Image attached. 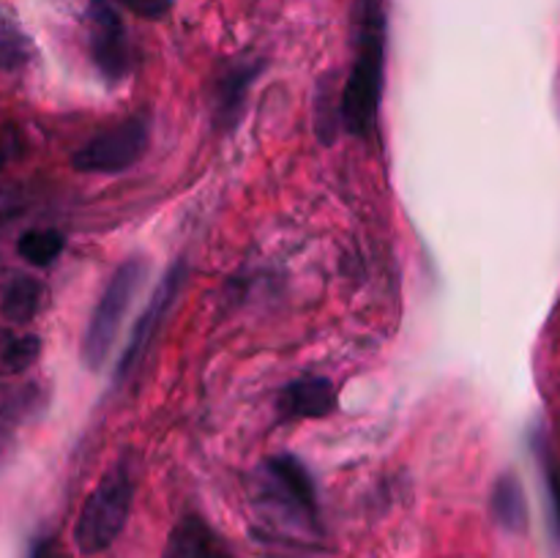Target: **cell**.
Wrapping results in <instances>:
<instances>
[{"instance_id":"6da1fadb","label":"cell","mask_w":560,"mask_h":558,"mask_svg":"<svg viewBox=\"0 0 560 558\" xmlns=\"http://www.w3.org/2000/svg\"><path fill=\"white\" fill-rule=\"evenodd\" d=\"M383 60H386V22L377 0H370L361 20L359 55L339 104L342 124L355 137H370L375 131L383 96Z\"/></svg>"},{"instance_id":"7a4b0ae2","label":"cell","mask_w":560,"mask_h":558,"mask_svg":"<svg viewBox=\"0 0 560 558\" xmlns=\"http://www.w3.org/2000/svg\"><path fill=\"white\" fill-rule=\"evenodd\" d=\"M131 501H135V474H131L129 463L120 460L98 479L88 501L82 503L74 525L77 550L82 556H98L107 547H113L120 531L126 528Z\"/></svg>"},{"instance_id":"3957f363","label":"cell","mask_w":560,"mask_h":558,"mask_svg":"<svg viewBox=\"0 0 560 558\" xmlns=\"http://www.w3.org/2000/svg\"><path fill=\"white\" fill-rule=\"evenodd\" d=\"M257 501L271 518H282V523L295 528L317 531V498L315 485L299 460L279 454L266 460L257 476Z\"/></svg>"},{"instance_id":"277c9868","label":"cell","mask_w":560,"mask_h":558,"mask_svg":"<svg viewBox=\"0 0 560 558\" xmlns=\"http://www.w3.org/2000/svg\"><path fill=\"white\" fill-rule=\"evenodd\" d=\"M145 274L148 263L142 257H131L113 274L109 284L104 288L102 299H98L96 310L91 315V323H88L85 334H82V359H85L91 370H98L104 359H107L109 348H113L115 337H118L120 321H124L126 310L135 301L140 284L145 282Z\"/></svg>"},{"instance_id":"5b68a950","label":"cell","mask_w":560,"mask_h":558,"mask_svg":"<svg viewBox=\"0 0 560 558\" xmlns=\"http://www.w3.org/2000/svg\"><path fill=\"white\" fill-rule=\"evenodd\" d=\"M184 282H186V266L184 263H175V266L164 274L159 288L153 290L151 301H148L140 321H137L135 328H131L129 345H126V350L118 359V367H115V383H118V386L129 381L135 372L142 370V361L148 359V350L153 348L164 321H167L170 312H173L175 301H178L180 290H184Z\"/></svg>"},{"instance_id":"8992f818","label":"cell","mask_w":560,"mask_h":558,"mask_svg":"<svg viewBox=\"0 0 560 558\" xmlns=\"http://www.w3.org/2000/svg\"><path fill=\"white\" fill-rule=\"evenodd\" d=\"M148 118L131 115L124 124L102 131L74 153L71 164L80 173H120L131 167L148 148Z\"/></svg>"},{"instance_id":"52a82bcc","label":"cell","mask_w":560,"mask_h":558,"mask_svg":"<svg viewBox=\"0 0 560 558\" xmlns=\"http://www.w3.org/2000/svg\"><path fill=\"white\" fill-rule=\"evenodd\" d=\"M88 42L98 71L107 80H120L126 74V31L107 0H91L88 5Z\"/></svg>"},{"instance_id":"ba28073f","label":"cell","mask_w":560,"mask_h":558,"mask_svg":"<svg viewBox=\"0 0 560 558\" xmlns=\"http://www.w3.org/2000/svg\"><path fill=\"white\" fill-rule=\"evenodd\" d=\"M337 394L328 377H301L293 381L279 397V419H320L331 414Z\"/></svg>"},{"instance_id":"9c48e42d","label":"cell","mask_w":560,"mask_h":558,"mask_svg":"<svg viewBox=\"0 0 560 558\" xmlns=\"http://www.w3.org/2000/svg\"><path fill=\"white\" fill-rule=\"evenodd\" d=\"M164 558H230L213 531L200 518L189 514L167 536Z\"/></svg>"},{"instance_id":"30bf717a","label":"cell","mask_w":560,"mask_h":558,"mask_svg":"<svg viewBox=\"0 0 560 558\" xmlns=\"http://www.w3.org/2000/svg\"><path fill=\"white\" fill-rule=\"evenodd\" d=\"M257 63H235L224 71L217 80V104H213V118L222 129L233 126L238 120L241 107H244V96L249 82L255 80Z\"/></svg>"},{"instance_id":"8fae6325","label":"cell","mask_w":560,"mask_h":558,"mask_svg":"<svg viewBox=\"0 0 560 558\" xmlns=\"http://www.w3.org/2000/svg\"><path fill=\"white\" fill-rule=\"evenodd\" d=\"M492 518L509 534H523L528 528V501L525 490L514 474H503L492 487Z\"/></svg>"},{"instance_id":"7c38bea8","label":"cell","mask_w":560,"mask_h":558,"mask_svg":"<svg viewBox=\"0 0 560 558\" xmlns=\"http://www.w3.org/2000/svg\"><path fill=\"white\" fill-rule=\"evenodd\" d=\"M534 452L536 463H539L541 476H545V492H547V509H550V525L552 534L560 539V457L552 449L550 438L545 430L534 432Z\"/></svg>"},{"instance_id":"4fadbf2b","label":"cell","mask_w":560,"mask_h":558,"mask_svg":"<svg viewBox=\"0 0 560 558\" xmlns=\"http://www.w3.org/2000/svg\"><path fill=\"white\" fill-rule=\"evenodd\" d=\"M42 353V339L0 326V375L25 372Z\"/></svg>"},{"instance_id":"5bb4252c","label":"cell","mask_w":560,"mask_h":558,"mask_svg":"<svg viewBox=\"0 0 560 558\" xmlns=\"http://www.w3.org/2000/svg\"><path fill=\"white\" fill-rule=\"evenodd\" d=\"M38 306H42V284H38L33 277L11 279L9 288L3 290V301H0V310H3L5 321L11 323L33 321Z\"/></svg>"},{"instance_id":"9a60e30c","label":"cell","mask_w":560,"mask_h":558,"mask_svg":"<svg viewBox=\"0 0 560 558\" xmlns=\"http://www.w3.org/2000/svg\"><path fill=\"white\" fill-rule=\"evenodd\" d=\"M63 235L58 230H27L16 241V252H20L22 260H27L31 266H49L55 263V257L63 252Z\"/></svg>"},{"instance_id":"2e32d148","label":"cell","mask_w":560,"mask_h":558,"mask_svg":"<svg viewBox=\"0 0 560 558\" xmlns=\"http://www.w3.org/2000/svg\"><path fill=\"white\" fill-rule=\"evenodd\" d=\"M33 47L31 38L22 33V27L0 11V71H16L31 60Z\"/></svg>"},{"instance_id":"e0dca14e","label":"cell","mask_w":560,"mask_h":558,"mask_svg":"<svg viewBox=\"0 0 560 558\" xmlns=\"http://www.w3.org/2000/svg\"><path fill=\"white\" fill-rule=\"evenodd\" d=\"M120 5L131 11V14L142 16V20H159L170 11L173 0H118Z\"/></svg>"},{"instance_id":"ac0fdd59","label":"cell","mask_w":560,"mask_h":558,"mask_svg":"<svg viewBox=\"0 0 560 558\" xmlns=\"http://www.w3.org/2000/svg\"><path fill=\"white\" fill-rule=\"evenodd\" d=\"M20 146H22L20 129L11 124L0 126V170H3L5 164L16 156V153H20Z\"/></svg>"},{"instance_id":"d6986e66","label":"cell","mask_w":560,"mask_h":558,"mask_svg":"<svg viewBox=\"0 0 560 558\" xmlns=\"http://www.w3.org/2000/svg\"><path fill=\"white\" fill-rule=\"evenodd\" d=\"M31 558H52V547H49V542H38V545L33 547Z\"/></svg>"}]
</instances>
